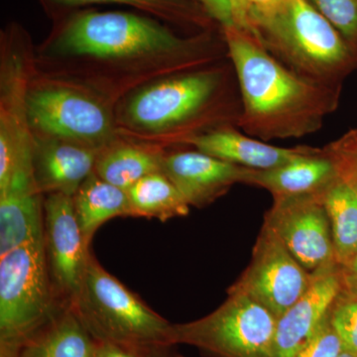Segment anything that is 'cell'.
<instances>
[{"label": "cell", "instance_id": "603a6c76", "mask_svg": "<svg viewBox=\"0 0 357 357\" xmlns=\"http://www.w3.org/2000/svg\"><path fill=\"white\" fill-rule=\"evenodd\" d=\"M131 217L160 222L187 217L190 206L175 185L162 172L150 174L128 190Z\"/></svg>", "mask_w": 357, "mask_h": 357}, {"label": "cell", "instance_id": "7402d4cb", "mask_svg": "<svg viewBox=\"0 0 357 357\" xmlns=\"http://www.w3.org/2000/svg\"><path fill=\"white\" fill-rule=\"evenodd\" d=\"M321 201L331 222L335 259L347 269L357 255V188L337 176L321 192Z\"/></svg>", "mask_w": 357, "mask_h": 357}, {"label": "cell", "instance_id": "d6986e66", "mask_svg": "<svg viewBox=\"0 0 357 357\" xmlns=\"http://www.w3.org/2000/svg\"><path fill=\"white\" fill-rule=\"evenodd\" d=\"M75 213L86 243L91 246L102 225L119 217H131L128 191L105 182L93 171L73 197Z\"/></svg>", "mask_w": 357, "mask_h": 357}, {"label": "cell", "instance_id": "e575fe53", "mask_svg": "<svg viewBox=\"0 0 357 357\" xmlns=\"http://www.w3.org/2000/svg\"><path fill=\"white\" fill-rule=\"evenodd\" d=\"M340 357H356V356H352V354H349V352L342 351V354H340Z\"/></svg>", "mask_w": 357, "mask_h": 357}, {"label": "cell", "instance_id": "4fadbf2b", "mask_svg": "<svg viewBox=\"0 0 357 357\" xmlns=\"http://www.w3.org/2000/svg\"><path fill=\"white\" fill-rule=\"evenodd\" d=\"M250 168L198 151L164 154L162 173L190 206L202 208L222 198L236 184H245Z\"/></svg>", "mask_w": 357, "mask_h": 357}, {"label": "cell", "instance_id": "7a4b0ae2", "mask_svg": "<svg viewBox=\"0 0 357 357\" xmlns=\"http://www.w3.org/2000/svg\"><path fill=\"white\" fill-rule=\"evenodd\" d=\"M51 56L119 63H154L168 70L199 69L222 57L211 38H181L146 16L119 11L75 14L49 47Z\"/></svg>", "mask_w": 357, "mask_h": 357}, {"label": "cell", "instance_id": "f1b7e54d", "mask_svg": "<svg viewBox=\"0 0 357 357\" xmlns=\"http://www.w3.org/2000/svg\"><path fill=\"white\" fill-rule=\"evenodd\" d=\"M199 4L211 20L217 21L223 29L234 27L231 9L227 0H192Z\"/></svg>", "mask_w": 357, "mask_h": 357}, {"label": "cell", "instance_id": "44dd1931", "mask_svg": "<svg viewBox=\"0 0 357 357\" xmlns=\"http://www.w3.org/2000/svg\"><path fill=\"white\" fill-rule=\"evenodd\" d=\"M163 157L158 148L114 141L98 153L95 173L105 182L128 191L141 178L162 172Z\"/></svg>", "mask_w": 357, "mask_h": 357}, {"label": "cell", "instance_id": "d6a6232c", "mask_svg": "<svg viewBox=\"0 0 357 357\" xmlns=\"http://www.w3.org/2000/svg\"><path fill=\"white\" fill-rule=\"evenodd\" d=\"M172 347H162L152 349L143 357H182L172 351Z\"/></svg>", "mask_w": 357, "mask_h": 357}, {"label": "cell", "instance_id": "ac0fdd59", "mask_svg": "<svg viewBox=\"0 0 357 357\" xmlns=\"http://www.w3.org/2000/svg\"><path fill=\"white\" fill-rule=\"evenodd\" d=\"M95 351L96 340L69 306L4 357H95Z\"/></svg>", "mask_w": 357, "mask_h": 357}, {"label": "cell", "instance_id": "cb8c5ba5", "mask_svg": "<svg viewBox=\"0 0 357 357\" xmlns=\"http://www.w3.org/2000/svg\"><path fill=\"white\" fill-rule=\"evenodd\" d=\"M58 7H77L95 3L126 4L173 22L206 26L211 20L206 10L192 0H43Z\"/></svg>", "mask_w": 357, "mask_h": 357}, {"label": "cell", "instance_id": "484cf974", "mask_svg": "<svg viewBox=\"0 0 357 357\" xmlns=\"http://www.w3.org/2000/svg\"><path fill=\"white\" fill-rule=\"evenodd\" d=\"M357 54V0H307Z\"/></svg>", "mask_w": 357, "mask_h": 357}, {"label": "cell", "instance_id": "8fae6325", "mask_svg": "<svg viewBox=\"0 0 357 357\" xmlns=\"http://www.w3.org/2000/svg\"><path fill=\"white\" fill-rule=\"evenodd\" d=\"M264 223L311 273L337 266L332 229L321 194L274 198Z\"/></svg>", "mask_w": 357, "mask_h": 357}, {"label": "cell", "instance_id": "9a60e30c", "mask_svg": "<svg viewBox=\"0 0 357 357\" xmlns=\"http://www.w3.org/2000/svg\"><path fill=\"white\" fill-rule=\"evenodd\" d=\"M100 150L70 141L34 135L33 175L42 195L74 197L95 171Z\"/></svg>", "mask_w": 357, "mask_h": 357}, {"label": "cell", "instance_id": "9c48e42d", "mask_svg": "<svg viewBox=\"0 0 357 357\" xmlns=\"http://www.w3.org/2000/svg\"><path fill=\"white\" fill-rule=\"evenodd\" d=\"M33 135L70 141L102 151L115 141L112 112L100 98L62 83L35 84L27 98Z\"/></svg>", "mask_w": 357, "mask_h": 357}, {"label": "cell", "instance_id": "83f0119b", "mask_svg": "<svg viewBox=\"0 0 357 357\" xmlns=\"http://www.w3.org/2000/svg\"><path fill=\"white\" fill-rule=\"evenodd\" d=\"M342 342L331 324L330 312L319 330L296 357H340Z\"/></svg>", "mask_w": 357, "mask_h": 357}, {"label": "cell", "instance_id": "7c38bea8", "mask_svg": "<svg viewBox=\"0 0 357 357\" xmlns=\"http://www.w3.org/2000/svg\"><path fill=\"white\" fill-rule=\"evenodd\" d=\"M43 234L54 290L61 304L72 306L91 253L77 222L72 197L46 195Z\"/></svg>", "mask_w": 357, "mask_h": 357}, {"label": "cell", "instance_id": "30bf717a", "mask_svg": "<svg viewBox=\"0 0 357 357\" xmlns=\"http://www.w3.org/2000/svg\"><path fill=\"white\" fill-rule=\"evenodd\" d=\"M314 278L263 223L250 263L229 290L248 296L278 319L307 292Z\"/></svg>", "mask_w": 357, "mask_h": 357}, {"label": "cell", "instance_id": "52a82bcc", "mask_svg": "<svg viewBox=\"0 0 357 357\" xmlns=\"http://www.w3.org/2000/svg\"><path fill=\"white\" fill-rule=\"evenodd\" d=\"M13 37L11 31L3 40L0 64V195L38 191L33 175L34 135L27 105L31 61L28 48Z\"/></svg>", "mask_w": 357, "mask_h": 357}, {"label": "cell", "instance_id": "ffe728a7", "mask_svg": "<svg viewBox=\"0 0 357 357\" xmlns=\"http://www.w3.org/2000/svg\"><path fill=\"white\" fill-rule=\"evenodd\" d=\"M44 196L38 191L0 195V256L43 237Z\"/></svg>", "mask_w": 357, "mask_h": 357}, {"label": "cell", "instance_id": "5b68a950", "mask_svg": "<svg viewBox=\"0 0 357 357\" xmlns=\"http://www.w3.org/2000/svg\"><path fill=\"white\" fill-rule=\"evenodd\" d=\"M70 307L96 342L141 357L157 347H173L172 324L107 272L93 252Z\"/></svg>", "mask_w": 357, "mask_h": 357}, {"label": "cell", "instance_id": "6da1fadb", "mask_svg": "<svg viewBox=\"0 0 357 357\" xmlns=\"http://www.w3.org/2000/svg\"><path fill=\"white\" fill-rule=\"evenodd\" d=\"M241 100L238 128L262 141L301 138L323 128L342 89L321 86L289 70L253 35L223 29Z\"/></svg>", "mask_w": 357, "mask_h": 357}, {"label": "cell", "instance_id": "f546056e", "mask_svg": "<svg viewBox=\"0 0 357 357\" xmlns=\"http://www.w3.org/2000/svg\"><path fill=\"white\" fill-rule=\"evenodd\" d=\"M231 9L234 27L241 31L248 32L255 36L250 17H249V4L248 0H227Z\"/></svg>", "mask_w": 357, "mask_h": 357}, {"label": "cell", "instance_id": "4316f807", "mask_svg": "<svg viewBox=\"0 0 357 357\" xmlns=\"http://www.w3.org/2000/svg\"><path fill=\"white\" fill-rule=\"evenodd\" d=\"M335 166L338 176L357 188V129L321 148Z\"/></svg>", "mask_w": 357, "mask_h": 357}, {"label": "cell", "instance_id": "4dcf8cb0", "mask_svg": "<svg viewBox=\"0 0 357 357\" xmlns=\"http://www.w3.org/2000/svg\"><path fill=\"white\" fill-rule=\"evenodd\" d=\"M95 357H141L123 347L105 342H96Z\"/></svg>", "mask_w": 357, "mask_h": 357}, {"label": "cell", "instance_id": "3957f363", "mask_svg": "<svg viewBox=\"0 0 357 357\" xmlns=\"http://www.w3.org/2000/svg\"><path fill=\"white\" fill-rule=\"evenodd\" d=\"M241 114V93L230 62L185 70L141 88L124 103L121 119L130 130L184 143L210 129L238 128Z\"/></svg>", "mask_w": 357, "mask_h": 357}, {"label": "cell", "instance_id": "836d02e7", "mask_svg": "<svg viewBox=\"0 0 357 357\" xmlns=\"http://www.w3.org/2000/svg\"><path fill=\"white\" fill-rule=\"evenodd\" d=\"M342 270H344L345 279L357 284V255L354 258V261H352L351 266L347 268V269L342 268Z\"/></svg>", "mask_w": 357, "mask_h": 357}, {"label": "cell", "instance_id": "277c9868", "mask_svg": "<svg viewBox=\"0 0 357 357\" xmlns=\"http://www.w3.org/2000/svg\"><path fill=\"white\" fill-rule=\"evenodd\" d=\"M249 17L255 38L298 76L342 89L357 69L356 52L307 0H283Z\"/></svg>", "mask_w": 357, "mask_h": 357}, {"label": "cell", "instance_id": "2e32d148", "mask_svg": "<svg viewBox=\"0 0 357 357\" xmlns=\"http://www.w3.org/2000/svg\"><path fill=\"white\" fill-rule=\"evenodd\" d=\"M196 150L222 161L255 170H268L285 165L294 159L312 153L318 148L273 146L239 132L234 126L210 129L185 141Z\"/></svg>", "mask_w": 357, "mask_h": 357}, {"label": "cell", "instance_id": "8992f818", "mask_svg": "<svg viewBox=\"0 0 357 357\" xmlns=\"http://www.w3.org/2000/svg\"><path fill=\"white\" fill-rule=\"evenodd\" d=\"M64 307L52 283L43 237L0 256V357L13 352Z\"/></svg>", "mask_w": 357, "mask_h": 357}, {"label": "cell", "instance_id": "5bb4252c", "mask_svg": "<svg viewBox=\"0 0 357 357\" xmlns=\"http://www.w3.org/2000/svg\"><path fill=\"white\" fill-rule=\"evenodd\" d=\"M311 287L277 319L275 357H296L330 312L342 288L344 270L337 265L316 272Z\"/></svg>", "mask_w": 357, "mask_h": 357}, {"label": "cell", "instance_id": "ba28073f", "mask_svg": "<svg viewBox=\"0 0 357 357\" xmlns=\"http://www.w3.org/2000/svg\"><path fill=\"white\" fill-rule=\"evenodd\" d=\"M227 294L208 316L173 325V345H191L211 357H275L274 314L243 293Z\"/></svg>", "mask_w": 357, "mask_h": 357}, {"label": "cell", "instance_id": "e0dca14e", "mask_svg": "<svg viewBox=\"0 0 357 357\" xmlns=\"http://www.w3.org/2000/svg\"><path fill=\"white\" fill-rule=\"evenodd\" d=\"M337 176L332 160L318 148L277 168L251 169L245 184L267 190L273 199L285 198L321 194Z\"/></svg>", "mask_w": 357, "mask_h": 357}, {"label": "cell", "instance_id": "1f68e13d", "mask_svg": "<svg viewBox=\"0 0 357 357\" xmlns=\"http://www.w3.org/2000/svg\"><path fill=\"white\" fill-rule=\"evenodd\" d=\"M283 0H248L249 14L250 13H265L281 3Z\"/></svg>", "mask_w": 357, "mask_h": 357}, {"label": "cell", "instance_id": "d4e9b609", "mask_svg": "<svg viewBox=\"0 0 357 357\" xmlns=\"http://www.w3.org/2000/svg\"><path fill=\"white\" fill-rule=\"evenodd\" d=\"M330 319L344 351L357 357V284L345 279L330 309Z\"/></svg>", "mask_w": 357, "mask_h": 357}]
</instances>
